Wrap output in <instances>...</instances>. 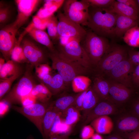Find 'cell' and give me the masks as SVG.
Here are the masks:
<instances>
[{"label":"cell","instance_id":"obj_1","mask_svg":"<svg viewBox=\"0 0 139 139\" xmlns=\"http://www.w3.org/2000/svg\"><path fill=\"white\" fill-rule=\"evenodd\" d=\"M116 18V14L108 8L90 6L86 25L99 36L105 37H111L114 36Z\"/></svg>","mask_w":139,"mask_h":139},{"label":"cell","instance_id":"obj_2","mask_svg":"<svg viewBox=\"0 0 139 139\" xmlns=\"http://www.w3.org/2000/svg\"><path fill=\"white\" fill-rule=\"evenodd\" d=\"M48 57L51 61L52 69L57 71L62 77L67 86L71 84L76 76H86L91 71V69L64 56L56 48L54 51H49Z\"/></svg>","mask_w":139,"mask_h":139},{"label":"cell","instance_id":"obj_3","mask_svg":"<svg viewBox=\"0 0 139 139\" xmlns=\"http://www.w3.org/2000/svg\"><path fill=\"white\" fill-rule=\"evenodd\" d=\"M80 43L93 66L95 67L111 46L106 37L99 36L91 30L87 31Z\"/></svg>","mask_w":139,"mask_h":139},{"label":"cell","instance_id":"obj_4","mask_svg":"<svg viewBox=\"0 0 139 139\" xmlns=\"http://www.w3.org/2000/svg\"><path fill=\"white\" fill-rule=\"evenodd\" d=\"M33 67L28 65L23 76L0 100L9 105L21 104L24 97L30 94L36 84L32 74Z\"/></svg>","mask_w":139,"mask_h":139},{"label":"cell","instance_id":"obj_5","mask_svg":"<svg viewBox=\"0 0 139 139\" xmlns=\"http://www.w3.org/2000/svg\"><path fill=\"white\" fill-rule=\"evenodd\" d=\"M80 42L77 40L71 39L64 44L58 45L57 48H56L65 57L91 69L92 65Z\"/></svg>","mask_w":139,"mask_h":139},{"label":"cell","instance_id":"obj_6","mask_svg":"<svg viewBox=\"0 0 139 139\" xmlns=\"http://www.w3.org/2000/svg\"><path fill=\"white\" fill-rule=\"evenodd\" d=\"M128 56L126 49L119 45L111 46L96 67L97 75L104 76L117 65Z\"/></svg>","mask_w":139,"mask_h":139},{"label":"cell","instance_id":"obj_7","mask_svg":"<svg viewBox=\"0 0 139 139\" xmlns=\"http://www.w3.org/2000/svg\"><path fill=\"white\" fill-rule=\"evenodd\" d=\"M107 78L109 84V101L121 109H125L135 95V89L128 88L117 82Z\"/></svg>","mask_w":139,"mask_h":139},{"label":"cell","instance_id":"obj_8","mask_svg":"<svg viewBox=\"0 0 139 139\" xmlns=\"http://www.w3.org/2000/svg\"><path fill=\"white\" fill-rule=\"evenodd\" d=\"M62 6L63 13L68 18L81 25H86L90 6L85 0H66Z\"/></svg>","mask_w":139,"mask_h":139},{"label":"cell","instance_id":"obj_9","mask_svg":"<svg viewBox=\"0 0 139 139\" xmlns=\"http://www.w3.org/2000/svg\"><path fill=\"white\" fill-rule=\"evenodd\" d=\"M113 134L123 137L127 134L139 130V117L125 109L114 115Z\"/></svg>","mask_w":139,"mask_h":139},{"label":"cell","instance_id":"obj_10","mask_svg":"<svg viewBox=\"0 0 139 139\" xmlns=\"http://www.w3.org/2000/svg\"><path fill=\"white\" fill-rule=\"evenodd\" d=\"M57 16L58 20V31L60 37L76 39L81 42L87 32L81 25L70 20L60 11L57 12Z\"/></svg>","mask_w":139,"mask_h":139},{"label":"cell","instance_id":"obj_11","mask_svg":"<svg viewBox=\"0 0 139 139\" xmlns=\"http://www.w3.org/2000/svg\"><path fill=\"white\" fill-rule=\"evenodd\" d=\"M49 103L37 102L25 107L13 106L12 109L28 119L36 127L44 137L43 120Z\"/></svg>","mask_w":139,"mask_h":139},{"label":"cell","instance_id":"obj_12","mask_svg":"<svg viewBox=\"0 0 139 139\" xmlns=\"http://www.w3.org/2000/svg\"><path fill=\"white\" fill-rule=\"evenodd\" d=\"M134 65L128 56L119 63L104 76L117 82L129 88L134 89L131 79V74Z\"/></svg>","mask_w":139,"mask_h":139},{"label":"cell","instance_id":"obj_13","mask_svg":"<svg viewBox=\"0 0 139 139\" xmlns=\"http://www.w3.org/2000/svg\"><path fill=\"white\" fill-rule=\"evenodd\" d=\"M21 45L26 58L33 67L48 63L49 50L46 51L35 41L28 38H23Z\"/></svg>","mask_w":139,"mask_h":139},{"label":"cell","instance_id":"obj_14","mask_svg":"<svg viewBox=\"0 0 139 139\" xmlns=\"http://www.w3.org/2000/svg\"><path fill=\"white\" fill-rule=\"evenodd\" d=\"M12 23L5 26L0 31V50L6 62L10 60L16 39L18 31Z\"/></svg>","mask_w":139,"mask_h":139},{"label":"cell","instance_id":"obj_15","mask_svg":"<svg viewBox=\"0 0 139 139\" xmlns=\"http://www.w3.org/2000/svg\"><path fill=\"white\" fill-rule=\"evenodd\" d=\"M42 1L16 0L18 14L15 20L11 23L18 30L24 25L36 10Z\"/></svg>","mask_w":139,"mask_h":139},{"label":"cell","instance_id":"obj_16","mask_svg":"<svg viewBox=\"0 0 139 139\" xmlns=\"http://www.w3.org/2000/svg\"><path fill=\"white\" fill-rule=\"evenodd\" d=\"M113 103L108 100H101L88 113L82 125H87L95 119L105 115H114L121 110Z\"/></svg>","mask_w":139,"mask_h":139},{"label":"cell","instance_id":"obj_17","mask_svg":"<svg viewBox=\"0 0 139 139\" xmlns=\"http://www.w3.org/2000/svg\"><path fill=\"white\" fill-rule=\"evenodd\" d=\"M95 131L100 134H106L112 132L114 127L113 120L108 116L98 117L90 123Z\"/></svg>","mask_w":139,"mask_h":139},{"label":"cell","instance_id":"obj_18","mask_svg":"<svg viewBox=\"0 0 139 139\" xmlns=\"http://www.w3.org/2000/svg\"><path fill=\"white\" fill-rule=\"evenodd\" d=\"M114 35L120 37L131 28L138 25L137 21L131 18L116 14Z\"/></svg>","mask_w":139,"mask_h":139},{"label":"cell","instance_id":"obj_19","mask_svg":"<svg viewBox=\"0 0 139 139\" xmlns=\"http://www.w3.org/2000/svg\"><path fill=\"white\" fill-rule=\"evenodd\" d=\"M60 112L49 103L43 120V138L45 139H47L50 137L56 118Z\"/></svg>","mask_w":139,"mask_h":139},{"label":"cell","instance_id":"obj_20","mask_svg":"<svg viewBox=\"0 0 139 139\" xmlns=\"http://www.w3.org/2000/svg\"><path fill=\"white\" fill-rule=\"evenodd\" d=\"M28 33L35 41L45 46L49 51H52L55 50L54 43L47 33L44 30L33 28Z\"/></svg>","mask_w":139,"mask_h":139},{"label":"cell","instance_id":"obj_21","mask_svg":"<svg viewBox=\"0 0 139 139\" xmlns=\"http://www.w3.org/2000/svg\"><path fill=\"white\" fill-rule=\"evenodd\" d=\"M101 100L92 87L90 86L85 95L81 110L83 121L88 113Z\"/></svg>","mask_w":139,"mask_h":139},{"label":"cell","instance_id":"obj_22","mask_svg":"<svg viewBox=\"0 0 139 139\" xmlns=\"http://www.w3.org/2000/svg\"><path fill=\"white\" fill-rule=\"evenodd\" d=\"M92 87L101 100L110 101L109 84L107 78L102 76L97 75L94 79Z\"/></svg>","mask_w":139,"mask_h":139},{"label":"cell","instance_id":"obj_23","mask_svg":"<svg viewBox=\"0 0 139 139\" xmlns=\"http://www.w3.org/2000/svg\"><path fill=\"white\" fill-rule=\"evenodd\" d=\"M112 12L128 17L136 20L139 19L138 12L125 4L115 1L108 8Z\"/></svg>","mask_w":139,"mask_h":139},{"label":"cell","instance_id":"obj_24","mask_svg":"<svg viewBox=\"0 0 139 139\" xmlns=\"http://www.w3.org/2000/svg\"><path fill=\"white\" fill-rule=\"evenodd\" d=\"M22 73V69L20 64L10 59L0 69V78L5 79Z\"/></svg>","mask_w":139,"mask_h":139},{"label":"cell","instance_id":"obj_25","mask_svg":"<svg viewBox=\"0 0 139 139\" xmlns=\"http://www.w3.org/2000/svg\"><path fill=\"white\" fill-rule=\"evenodd\" d=\"M77 94L78 93L63 95L50 103L59 112H62L74 106Z\"/></svg>","mask_w":139,"mask_h":139},{"label":"cell","instance_id":"obj_26","mask_svg":"<svg viewBox=\"0 0 139 139\" xmlns=\"http://www.w3.org/2000/svg\"><path fill=\"white\" fill-rule=\"evenodd\" d=\"M31 94L37 100L44 103H49L53 95L48 88L42 83L36 84L32 89Z\"/></svg>","mask_w":139,"mask_h":139},{"label":"cell","instance_id":"obj_27","mask_svg":"<svg viewBox=\"0 0 139 139\" xmlns=\"http://www.w3.org/2000/svg\"><path fill=\"white\" fill-rule=\"evenodd\" d=\"M80 111L73 106L61 112L60 116L66 124L71 126L76 123L80 120L81 116Z\"/></svg>","mask_w":139,"mask_h":139},{"label":"cell","instance_id":"obj_28","mask_svg":"<svg viewBox=\"0 0 139 139\" xmlns=\"http://www.w3.org/2000/svg\"><path fill=\"white\" fill-rule=\"evenodd\" d=\"M45 86L53 95L59 94L65 90L67 87L62 77L58 73L53 75L50 82Z\"/></svg>","mask_w":139,"mask_h":139},{"label":"cell","instance_id":"obj_29","mask_svg":"<svg viewBox=\"0 0 139 139\" xmlns=\"http://www.w3.org/2000/svg\"><path fill=\"white\" fill-rule=\"evenodd\" d=\"M91 81L87 76L80 75L75 77L71 83L73 91L78 93L87 89L90 86Z\"/></svg>","mask_w":139,"mask_h":139},{"label":"cell","instance_id":"obj_30","mask_svg":"<svg viewBox=\"0 0 139 139\" xmlns=\"http://www.w3.org/2000/svg\"><path fill=\"white\" fill-rule=\"evenodd\" d=\"M58 20L53 14L48 18L47 25V33L54 45L57 44L60 38L58 31Z\"/></svg>","mask_w":139,"mask_h":139},{"label":"cell","instance_id":"obj_31","mask_svg":"<svg viewBox=\"0 0 139 139\" xmlns=\"http://www.w3.org/2000/svg\"><path fill=\"white\" fill-rule=\"evenodd\" d=\"M123 38L129 46L139 47V27L137 25L129 29L124 35Z\"/></svg>","mask_w":139,"mask_h":139},{"label":"cell","instance_id":"obj_32","mask_svg":"<svg viewBox=\"0 0 139 139\" xmlns=\"http://www.w3.org/2000/svg\"><path fill=\"white\" fill-rule=\"evenodd\" d=\"M22 41L16 40L12 52L11 60L19 64L29 63L26 58L21 45Z\"/></svg>","mask_w":139,"mask_h":139},{"label":"cell","instance_id":"obj_33","mask_svg":"<svg viewBox=\"0 0 139 139\" xmlns=\"http://www.w3.org/2000/svg\"><path fill=\"white\" fill-rule=\"evenodd\" d=\"M64 0H56V3L50 7L47 8H41L36 15L42 19L48 18L63 5Z\"/></svg>","mask_w":139,"mask_h":139},{"label":"cell","instance_id":"obj_34","mask_svg":"<svg viewBox=\"0 0 139 139\" xmlns=\"http://www.w3.org/2000/svg\"><path fill=\"white\" fill-rule=\"evenodd\" d=\"M22 73L4 79L0 80V99L1 100L10 90L14 81L22 74Z\"/></svg>","mask_w":139,"mask_h":139},{"label":"cell","instance_id":"obj_35","mask_svg":"<svg viewBox=\"0 0 139 139\" xmlns=\"http://www.w3.org/2000/svg\"><path fill=\"white\" fill-rule=\"evenodd\" d=\"M48 19H42L36 15L33 16L32 21L25 28L24 32L26 34L28 33L30 30L33 28L44 30L47 28Z\"/></svg>","mask_w":139,"mask_h":139},{"label":"cell","instance_id":"obj_36","mask_svg":"<svg viewBox=\"0 0 139 139\" xmlns=\"http://www.w3.org/2000/svg\"><path fill=\"white\" fill-rule=\"evenodd\" d=\"M34 67L36 74L40 81L45 75L50 73L52 69L48 63L40 64Z\"/></svg>","mask_w":139,"mask_h":139},{"label":"cell","instance_id":"obj_37","mask_svg":"<svg viewBox=\"0 0 139 139\" xmlns=\"http://www.w3.org/2000/svg\"><path fill=\"white\" fill-rule=\"evenodd\" d=\"M90 6L98 8H109L115 1L114 0H85Z\"/></svg>","mask_w":139,"mask_h":139},{"label":"cell","instance_id":"obj_38","mask_svg":"<svg viewBox=\"0 0 139 139\" xmlns=\"http://www.w3.org/2000/svg\"><path fill=\"white\" fill-rule=\"evenodd\" d=\"M9 7L5 6L3 3H0V25L6 23L10 17L11 12Z\"/></svg>","mask_w":139,"mask_h":139},{"label":"cell","instance_id":"obj_39","mask_svg":"<svg viewBox=\"0 0 139 139\" xmlns=\"http://www.w3.org/2000/svg\"><path fill=\"white\" fill-rule=\"evenodd\" d=\"M83 126L80 133L81 139H90L94 134V128L91 125Z\"/></svg>","mask_w":139,"mask_h":139},{"label":"cell","instance_id":"obj_40","mask_svg":"<svg viewBox=\"0 0 139 139\" xmlns=\"http://www.w3.org/2000/svg\"><path fill=\"white\" fill-rule=\"evenodd\" d=\"M128 107L127 110L139 117V98L135 97Z\"/></svg>","mask_w":139,"mask_h":139},{"label":"cell","instance_id":"obj_41","mask_svg":"<svg viewBox=\"0 0 139 139\" xmlns=\"http://www.w3.org/2000/svg\"><path fill=\"white\" fill-rule=\"evenodd\" d=\"M89 88L83 91L78 93L76 98L73 106L80 111L82 110L85 96Z\"/></svg>","mask_w":139,"mask_h":139},{"label":"cell","instance_id":"obj_42","mask_svg":"<svg viewBox=\"0 0 139 139\" xmlns=\"http://www.w3.org/2000/svg\"><path fill=\"white\" fill-rule=\"evenodd\" d=\"M131 79L135 90L139 87V65L134 67L131 74Z\"/></svg>","mask_w":139,"mask_h":139},{"label":"cell","instance_id":"obj_43","mask_svg":"<svg viewBox=\"0 0 139 139\" xmlns=\"http://www.w3.org/2000/svg\"><path fill=\"white\" fill-rule=\"evenodd\" d=\"M37 101L35 97L30 93L22 98L21 104L22 106L25 107L36 103Z\"/></svg>","mask_w":139,"mask_h":139},{"label":"cell","instance_id":"obj_44","mask_svg":"<svg viewBox=\"0 0 139 139\" xmlns=\"http://www.w3.org/2000/svg\"><path fill=\"white\" fill-rule=\"evenodd\" d=\"M116 1L122 3L138 12V5L137 0H117Z\"/></svg>","mask_w":139,"mask_h":139},{"label":"cell","instance_id":"obj_45","mask_svg":"<svg viewBox=\"0 0 139 139\" xmlns=\"http://www.w3.org/2000/svg\"><path fill=\"white\" fill-rule=\"evenodd\" d=\"M128 54L129 59L134 65H139V56L135 53L134 50H129Z\"/></svg>","mask_w":139,"mask_h":139},{"label":"cell","instance_id":"obj_46","mask_svg":"<svg viewBox=\"0 0 139 139\" xmlns=\"http://www.w3.org/2000/svg\"><path fill=\"white\" fill-rule=\"evenodd\" d=\"M0 116L4 115L7 111L9 105L5 102L0 100Z\"/></svg>","mask_w":139,"mask_h":139},{"label":"cell","instance_id":"obj_47","mask_svg":"<svg viewBox=\"0 0 139 139\" xmlns=\"http://www.w3.org/2000/svg\"><path fill=\"white\" fill-rule=\"evenodd\" d=\"M71 133V131L65 134L53 135L47 139H68Z\"/></svg>","mask_w":139,"mask_h":139},{"label":"cell","instance_id":"obj_48","mask_svg":"<svg viewBox=\"0 0 139 139\" xmlns=\"http://www.w3.org/2000/svg\"><path fill=\"white\" fill-rule=\"evenodd\" d=\"M123 138L125 139H139V130L127 134Z\"/></svg>","mask_w":139,"mask_h":139},{"label":"cell","instance_id":"obj_49","mask_svg":"<svg viewBox=\"0 0 139 139\" xmlns=\"http://www.w3.org/2000/svg\"><path fill=\"white\" fill-rule=\"evenodd\" d=\"M104 139H125L117 135L113 134L106 137Z\"/></svg>","mask_w":139,"mask_h":139},{"label":"cell","instance_id":"obj_50","mask_svg":"<svg viewBox=\"0 0 139 139\" xmlns=\"http://www.w3.org/2000/svg\"><path fill=\"white\" fill-rule=\"evenodd\" d=\"M90 139H104L101 134L98 133H94Z\"/></svg>","mask_w":139,"mask_h":139},{"label":"cell","instance_id":"obj_51","mask_svg":"<svg viewBox=\"0 0 139 139\" xmlns=\"http://www.w3.org/2000/svg\"><path fill=\"white\" fill-rule=\"evenodd\" d=\"M5 60L4 58L0 57V69L3 66L5 63Z\"/></svg>","mask_w":139,"mask_h":139},{"label":"cell","instance_id":"obj_52","mask_svg":"<svg viewBox=\"0 0 139 139\" xmlns=\"http://www.w3.org/2000/svg\"><path fill=\"white\" fill-rule=\"evenodd\" d=\"M135 97L139 98V87L135 89Z\"/></svg>","mask_w":139,"mask_h":139},{"label":"cell","instance_id":"obj_53","mask_svg":"<svg viewBox=\"0 0 139 139\" xmlns=\"http://www.w3.org/2000/svg\"><path fill=\"white\" fill-rule=\"evenodd\" d=\"M135 53L137 55L139 56V51L134 50Z\"/></svg>","mask_w":139,"mask_h":139},{"label":"cell","instance_id":"obj_54","mask_svg":"<svg viewBox=\"0 0 139 139\" xmlns=\"http://www.w3.org/2000/svg\"><path fill=\"white\" fill-rule=\"evenodd\" d=\"M138 5V14H139V0H137Z\"/></svg>","mask_w":139,"mask_h":139}]
</instances>
